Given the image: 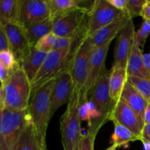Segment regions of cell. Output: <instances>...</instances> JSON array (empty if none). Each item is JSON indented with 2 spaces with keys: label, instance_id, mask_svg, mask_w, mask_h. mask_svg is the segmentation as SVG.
Listing matches in <instances>:
<instances>
[{
  "label": "cell",
  "instance_id": "cell-9",
  "mask_svg": "<svg viewBox=\"0 0 150 150\" xmlns=\"http://www.w3.org/2000/svg\"><path fill=\"white\" fill-rule=\"evenodd\" d=\"M88 7H83L66 13L54 20L53 33L57 37L74 38L83 26L85 17L89 12Z\"/></svg>",
  "mask_w": 150,
  "mask_h": 150
},
{
  "label": "cell",
  "instance_id": "cell-28",
  "mask_svg": "<svg viewBox=\"0 0 150 150\" xmlns=\"http://www.w3.org/2000/svg\"><path fill=\"white\" fill-rule=\"evenodd\" d=\"M146 1L147 0H128L126 13L132 19L138 16H142Z\"/></svg>",
  "mask_w": 150,
  "mask_h": 150
},
{
  "label": "cell",
  "instance_id": "cell-4",
  "mask_svg": "<svg viewBox=\"0 0 150 150\" xmlns=\"http://www.w3.org/2000/svg\"><path fill=\"white\" fill-rule=\"evenodd\" d=\"M54 81L55 79H51L33 92L28 108L34 126L44 139H46L51 120V96Z\"/></svg>",
  "mask_w": 150,
  "mask_h": 150
},
{
  "label": "cell",
  "instance_id": "cell-5",
  "mask_svg": "<svg viewBox=\"0 0 150 150\" xmlns=\"http://www.w3.org/2000/svg\"><path fill=\"white\" fill-rule=\"evenodd\" d=\"M76 49L71 51L53 50L48 53L46 59L33 80L31 81L32 94L40 86L55 79L63 70L70 69V62Z\"/></svg>",
  "mask_w": 150,
  "mask_h": 150
},
{
  "label": "cell",
  "instance_id": "cell-11",
  "mask_svg": "<svg viewBox=\"0 0 150 150\" xmlns=\"http://www.w3.org/2000/svg\"><path fill=\"white\" fill-rule=\"evenodd\" d=\"M47 0H21L20 24L23 28L51 18Z\"/></svg>",
  "mask_w": 150,
  "mask_h": 150
},
{
  "label": "cell",
  "instance_id": "cell-22",
  "mask_svg": "<svg viewBox=\"0 0 150 150\" xmlns=\"http://www.w3.org/2000/svg\"><path fill=\"white\" fill-rule=\"evenodd\" d=\"M21 0H1L0 1V26L8 23L20 24Z\"/></svg>",
  "mask_w": 150,
  "mask_h": 150
},
{
  "label": "cell",
  "instance_id": "cell-42",
  "mask_svg": "<svg viewBox=\"0 0 150 150\" xmlns=\"http://www.w3.org/2000/svg\"><path fill=\"white\" fill-rule=\"evenodd\" d=\"M76 150H79V148H78V149H76Z\"/></svg>",
  "mask_w": 150,
  "mask_h": 150
},
{
  "label": "cell",
  "instance_id": "cell-36",
  "mask_svg": "<svg viewBox=\"0 0 150 150\" xmlns=\"http://www.w3.org/2000/svg\"><path fill=\"white\" fill-rule=\"evenodd\" d=\"M141 141L142 142H149L150 143V123L145 125L142 130Z\"/></svg>",
  "mask_w": 150,
  "mask_h": 150
},
{
  "label": "cell",
  "instance_id": "cell-41",
  "mask_svg": "<svg viewBox=\"0 0 150 150\" xmlns=\"http://www.w3.org/2000/svg\"><path fill=\"white\" fill-rule=\"evenodd\" d=\"M117 146H115V145H111V146H110V147H108V149H106L105 150H117Z\"/></svg>",
  "mask_w": 150,
  "mask_h": 150
},
{
  "label": "cell",
  "instance_id": "cell-6",
  "mask_svg": "<svg viewBox=\"0 0 150 150\" xmlns=\"http://www.w3.org/2000/svg\"><path fill=\"white\" fill-rule=\"evenodd\" d=\"M87 35H85L74 52L70 65L75 87L80 92L86 89L89 63L92 52L95 49Z\"/></svg>",
  "mask_w": 150,
  "mask_h": 150
},
{
  "label": "cell",
  "instance_id": "cell-19",
  "mask_svg": "<svg viewBox=\"0 0 150 150\" xmlns=\"http://www.w3.org/2000/svg\"><path fill=\"white\" fill-rule=\"evenodd\" d=\"M127 73L128 77L150 79L149 74L145 67L144 54L135 38L127 61Z\"/></svg>",
  "mask_w": 150,
  "mask_h": 150
},
{
  "label": "cell",
  "instance_id": "cell-12",
  "mask_svg": "<svg viewBox=\"0 0 150 150\" xmlns=\"http://www.w3.org/2000/svg\"><path fill=\"white\" fill-rule=\"evenodd\" d=\"M135 34L134 23L133 19L130 18L117 37L114 48L113 65L122 66L127 68V61L134 40Z\"/></svg>",
  "mask_w": 150,
  "mask_h": 150
},
{
  "label": "cell",
  "instance_id": "cell-10",
  "mask_svg": "<svg viewBox=\"0 0 150 150\" xmlns=\"http://www.w3.org/2000/svg\"><path fill=\"white\" fill-rule=\"evenodd\" d=\"M75 89L70 70H63L55 78L51 96V119L64 104H68Z\"/></svg>",
  "mask_w": 150,
  "mask_h": 150
},
{
  "label": "cell",
  "instance_id": "cell-34",
  "mask_svg": "<svg viewBox=\"0 0 150 150\" xmlns=\"http://www.w3.org/2000/svg\"><path fill=\"white\" fill-rule=\"evenodd\" d=\"M13 69L10 70V69L6 68L3 65L0 64V81H1V86H4L7 83V81L11 76L12 73H13Z\"/></svg>",
  "mask_w": 150,
  "mask_h": 150
},
{
  "label": "cell",
  "instance_id": "cell-29",
  "mask_svg": "<svg viewBox=\"0 0 150 150\" xmlns=\"http://www.w3.org/2000/svg\"><path fill=\"white\" fill-rule=\"evenodd\" d=\"M150 35V22L147 20H144L140 29L136 32L135 39L137 41L140 48H144L146 39Z\"/></svg>",
  "mask_w": 150,
  "mask_h": 150
},
{
  "label": "cell",
  "instance_id": "cell-2",
  "mask_svg": "<svg viewBox=\"0 0 150 150\" xmlns=\"http://www.w3.org/2000/svg\"><path fill=\"white\" fill-rule=\"evenodd\" d=\"M32 121L29 110L14 111L5 108L1 111L0 150H13L25 128Z\"/></svg>",
  "mask_w": 150,
  "mask_h": 150
},
{
  "label": "cell",
  "instance_id": "cell-39",
  "mask_svg": "<svg viewBox=\"0 0 150 150\" xmlns=\"http://www.w3.org/2000/svg\"><path fill=\"white\" fill-rule=\"evenodd\" d=\"M144 61L145 67L150 76V53L144 54Z\"/></svg>",
  "mask_w": 150,
  "mask_h": 150
},
{
  "label": "cell",
  "instance_id": "cell-32",
  "mask_svg": "<svg viewBox=\"0 0 150 150\" xmlns=\"http://www.w3.org/2000/svg\"><path fill=\"white\" fill-rule=\"evenodd\" d=\"M75 38L76 37H74V38H62V37H57L54 50L66 51H71Z\"/></svg>",
  "mask_w": 150,
  "mask_h": 150
},
{
  "label": "cell",
  "instance_id": "cell-3",
  "mask_svg": "<svg viewBox=\"0 0 150 150\" xmlns=\"http://www.w3.org/2000/svg\"><path fill=\"white\" fill-rule=\"evenodd\" d=\"M80 99L81 92L75 87L66 111L60 121L62 143L64 150H76L79 148V141L81 136V120L79 114Z\"/></svg>",
  "mask_w": 150,
  "mask_h": 150
},
{
  "label": "cell",
  "instance_id": "cell-13",
  "mask_svg": "<svg viewBox=\"0 0 150 150\" xmlns=\"http://www.w3.org/2000/svg\"><path fill=\"white\" fill-rule=\"evenodd\" d=\"M2 26L8 38L10 51L14 54L16 62L19 63L32 47L26 36L24 28L21 24L15 23H8Z\"/></svg>",
  "mask_w": 150,
  "mask_h": 150
},
{
  "label": "cell",
  "instance_id": "cell-24",
  "mask_svg": "<svg viewBox=\"0 0 150 150\" xmlns=\"http://www.w3.org/2000/svg\"><path fill=\"white\" fill-rule=\"evenodd\" d=\"M51 10V17L54 20L60 16L81 8L82 4L86 2L81 0H47Z\"/></svg>",
  "mask_w": 150,
  "mask_h": 150
},
{
  "label": "cell",
  "instance_id": "cell-15",
  "mask_svg": "<svg viewBox=\"0 0 150 150\" xmlns=\"http://www.w3.org/2000/svg\"><path fill=\"white\" fill-rule=\"evenodd\" d=\"M130 18H131L128 16L127 13H126L124 16L114 21V22L106 25L93 35L89 36V40L95 48L103 46L108 42L113 41V40L117 35H119Z\"/></svg>",
  "mask_w": 150,
  "mask_h": 150
},
{
  "label": "cell",
  "instance_id": "cell-8",
  "mask_svg": "<svg viewBox=\"0 0 150 150\" xmlns=\"http://www.w3.org/2000/svg\"><path fill=\"white\" fill-rule=\"evenodd\" d=\"M126 13L113 7L108 0L94 1L87 14L86 35L91 36L99 29L112 23Z\"/></svg>",
  "mask_w": 150,
  "mask_h": 150
},
{
  "label": "cell",
  "instance_id": "cell-30",
  "mask_svg": "<svg viewBox=\"0 0 150 150\" xmlns=\"http://www.w3.org/2000/svg\"><path fill=\"white\" fill-rule=\"evenodd\" d=\"M97 134L88 131L81 134L79 144V150H94V144Z\"/></svg>",
  "mask_w": 150,
  "mask_h": 150
},
{
  "label": "cell",
  "instance_id": "cell-16",
  "mask_svg": "<svg viewBox=\"0 0 150 150\" xmlns=\"http://www.w3.org/2000/svg\"><path fill=\"white\" fill-rule=\"evenodd\" d=\"M111 42L112 41L108 42L102 47L95 48L92 52L89 59V70L86 84V90L87 92H89V91L92 89L105 67V62Z\"/></svg>",
  "mask_w": 150,
  "mask_h": 150
},
{
  "label": "cell",
  "instance_id": "cell-1",
  "mask_svg": "<svg viewBox=\"0 0 150 150\" xmlns=\"http://www.w3.org/2000/svg\"><path fill=\"white\" fill-rule=\"evenodd\" d=\"M6 108L14 111L28 109L32 95L31 81L17 62L11 76L4 86Z\"/></svg>",
  "mask_w": 150,
  "mask_h": 150
},
{
  "label": "cell",
  "instance_id": "cell-26",
  "mask_svg": "<svg viewBox=\"0 0 150 150\" xmlns=\"http://www.w3.org/2000/svg\"><path fill=\"white\" fill-rule=\"evenodd\" d=\"M127 81L130 82L144 98L150 103V79L137 77H128Z\"/></svg>",
  "mask_w": 150,
  "mask_h": 150
},
{
  "label": "cell",
  "instance_id": "cell-37",
  "mask_svg": "<svg viewBox=\"0 0 150 150\" xmlns=\"http://www.w3.org/2000/svg\"><path fill=\"white\" fill-rule=\"evenodd\" d=\"M142 17L144 20H147L150 22V0H147L146 1L142 12Z\"/></svg>",
  "mask_w": 150,
  "mask_h": 150
},
{
  "label": "cell",
  "instance_id": "cell-14",
  "mask_svg": "<svg viewBox=\"0 0 150 150\" xmlns=\"http://www.w3.org/2000/svg\"><path fill=\"white\" fill-rule=\"evenodd\" d=\"M110 121L120 123L141 139L144 125L122 98H120L116 103Z\"/></svg>",
  "mask_w": 150,
  "mask_h": 150
},
{
  "label": "cell",
  "instance_id": "cell-40",
  "mask_svg": "<svg viewBox=\"0 0 150 150\" xmlns=\"http://www.w3.org/2000/svg\"><path fill=\"white\" fill-rule=\"evenodd\" d=\"M143 143L144 149V150H150V143L149 142H142Z\"/></svg>",
  "mask_w": 150,
  "mask_h": 150
},
{
  "label": "cell",
  "instance_id": "cell-20",
  "mask_svg": "<svg viewBox=\"0 0 150 150\" xmlns=\"http://www.w3.org/2000/svg\"><path fill=\"white\" fill-rule=\"evenodd\" d=\"M48 54L32 47L29 52L18 63L32 81L40 69Z\"/></svg>",
  "mask_w": 150,
  "mask_h": 150
},
{
  "label": "cell",
  "instance_id": "cell-33",
  "mask_svg": "<svg viewBox=\"0 0 150 150\" xmlns=\"http://www.w3.org/2000/svg\"><path fill=\"white\" fill-rule=\"evenodd\" d=\"M10 50V42L4 28L0 26V51Z\"/></svg>",
  "mask_w": 150,
  "mask_h": 150
},
{
  "label": "cell",
  "instance_id": "cell-17",
  "mask_svg": "<svg viewBox=\"0 0 150 150\" xmlns=\"http://www.w3.org/2000/svg\"><path fill=\"white\" fill-rule=\"evenodd\" d=\"M13 150H48L46 139L40 136L32 121H31L26 127Z\"/></svg>",
  "mask_w": 150,
  "mask_h": 150
},
{
  "label": "cell",
  "instance_id": "cell-27",
  "mask_svg": "<svg viewBox=\"0 0 150 150\" xmlns=\"http://www.w3.org/2000/svg\"><path fill=\"white\" fill-rule=\"evenodd\" d=\"M56 38H57V36L53 32H51L50 34L41 38L38 41V43L35 45V48L39 51L48 54L54 50Z\"/></svg>",
  "mask_w": 150,
  "mask_h": 150
},
{
  "label": "cell",
  "instance_id": "cell-21",
  "mask_svg": "<svg viewBox=\"0 0 150 150\" xmlns=\"http://www.w3.org/2000/svg\"><path fill=\"white\" fill-rule=\"evenodd\" d=\"M127 68L122 66L113 65L110 70L109 89L113 100L117 103L121 98L122 92L127 82Z\"/></svg>",
  "mask_w": 150,
  "mask_h": 150
},
{
  "label": "cell",
  "instance_id": "cell-23",
  "mask_svg": "<svg viewBox=\"0 0 150 150\" xmlns=\"http://www.w3.org/2000/svg\"><path fill=\"white\" fill-rule=\"evenodd\" d=\"M54 24V20L51 17L43 21L33 23L24 27L26 36L31 45L35 47L41 38L53 32Z\"/></svg>",
  "mask_w": 150,
  "mask_h": 150
},
{
  "label": "cell",
  "instance_id": "cell-31",
  "mask_svg": "<svg viewBox=\"0 0 150 150\" xmlns=\"http://www.w3.org/2000/svg\"><path fill=\"white\" fill-rule=\"evenodd\" d=\"M17 62L15 58L14 54L10 50L0 51V64L5 67L6 68L12 70L14 68Z\"/></svg>",
  "mask_w": 150,
  "mask_h": 150
},
{
  "label": "cell",
  "instance_id": "cell-35",
  "mask_svg": "<svg viewBox=\"0 0 150 150\" xmlns=\"http://www.w3.org/2000/svg\"><path fill=\"white\" fill-rule=\"evenodd\" d=\"M108 1L113 7L117 8V10H122L125 13L127 11L128 0H108Z\"/></svg>",
  "mask_w": 150,
  "mask_h": 150
},
{
  "label": "cell",
  "instance_id": "cell-18",
  "mask_svg": "<svg viewBox=\"0 0 150 150\" xmlns=\"http://www.w3.org/2000/svg\"><path fill=\"white\" fill-rule=\"evenodd\" d=\"M120 98H122L127 103L139 120L144 125V113L148 103L130 82L126 83Z\"/></svg>",
  "mask_w": 150,
  "mask_h": 150
},
{
  "label": "cell",
  "instance_id": "cell-38",
  "mask_svg": "<svg viewBox=\"0 0 150 150\" xmlns=\"http://www.w3.org/2000/svg\"><path fill=\"white\" fill-rule=\"evenodd\" d=\"M150 123V103H148L144 113V125Z\"/></svg>",
  "mask_w": 150,
  "mask_h": 150
},
{
  "label": "cell",
  "instance_id": "cell-7",
  "mask_svg": "<svg viewBox=\"0 0 150 150\" xmlns=\"http://www.w3.org/2000/svg\"><path fill=\"white\" fill-rule=\"evenodd\" d=\"M109 76L110 70L105 67L94 86L88 92V100L95 104L105 123L111 120V114L117 103L111 97Z\"/></svg>",
  "mask_w": 150,
  "mask_h": 150
},
{
  "label": "cell",
  "instance_id": "cell-25",
  "mask_svg": "<svg viewBox=\"0 0 150 150\" xmlns=\"http://www.w3.org/2000/svg\"><path fill=\"white\" fill-rule=\"evenodd\" d=\"M114 125V130L111 136L112 144L117 148L126 146L130 142L141 141L139 136H136L131 130L118 122H113Z\"/></svg>",
  "mask_w": 150,
  "mask_h": 150
}]
</instances>
